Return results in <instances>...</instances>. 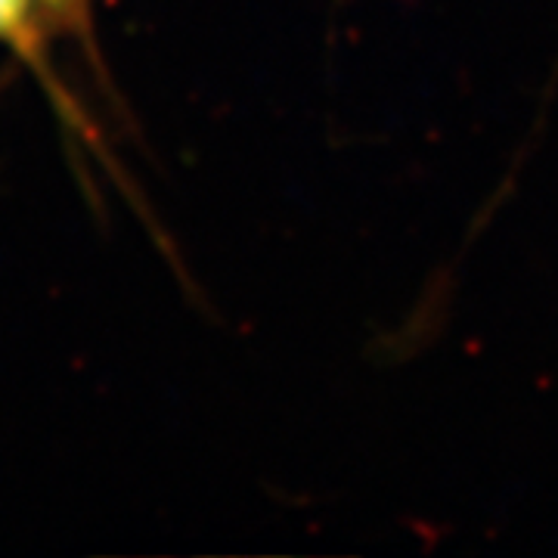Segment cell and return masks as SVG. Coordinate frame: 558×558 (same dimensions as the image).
Listing matches in <instances>:
<instances>
[{"label":"cell","instance_id":"obj_2","mask_svg":"<svg viewBox=\"0 0 558 558\" xmlns=\"http://www.w3.org/2000/svg\"><path fill=\"white\" fill-rule=\"evenodd\" d=\"M47 3H57V7H62V3H69V0H47Z\"/></svg>","mask_w":558,"mask_h":558},{"label":"cell","instance_id":"obj_1","mask_svg":"<svg viewBox=\"0 0 558 558\" xmlns=\"http://www.w3.org/2000/svg\"><path fill=\"white\" fill-rule=\"evenodd\" d=\"M38 0H0V35H13L20 32L22 22L28 20V13L35 10Z\"/></svg>","mask_w":558,"mask_h":558}]
</instances>
